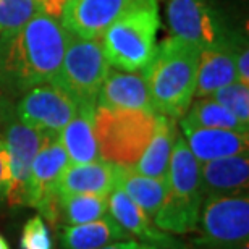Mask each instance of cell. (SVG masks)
Instances as JSON below:
<instances>
[{"mask_svg":"<svg viewBox=\"0 0 249 249\" xmlns=\"http://www.w3.org/2000/svg\"><path fill=\"white\" fill-rule=\"evenodd\" d=\"M108 213L129 233L133 240L141 245L156 246L162 249H188L175 235L167 233L154 225L152 218L136 206L120 188L108 194Z\"/></svg>","mask_w":249,"mask_h":249,"instance_id":"12","label":"cell"},{"mask_svg":"<svg viewBox=\"0 0 249 249\" xmlns=\"http://www.w3.org/2000/svg\"><path fill=\"white\" fill-rule=\"evenodd\" d=\"M0 249H10V246H8V243L5 241V238L0 235Z\"/></svg>","mask_w":249,"mask_h":249,"instance_id":"32","label":"cell"},{"mask_svg":"<svg viewBox=\"0 0 249 249\" xmlns=\"http://www.w3.org/2000/svg\"><path fill=\"white\" fill-rule=\"evenodd\" d=\"M159 28L157 0H131L99 39L108 65L122 71H141L156 51Z\"/></svg>","mask_w":249,"mask_h":249,"instance_id":"3","label":"cell"},{"mask_svg":"<svg viewBox=\"0 0 249 249\" xmlns=\"http://www.w3.org/2000/svg\"><path fill=\"white\" fill-rule=\"evenodd\" d=\"M197 62V49L177 37L170 36L156 46L141 70L156 113L173 120L185 115L194 99Z\"/></svg>","mask_w":249,"mask_h":249,"instance_id":"2","label":"cell"},{"mask_svg":"<svg viewBox=\"0 0 249 249\" xmlns=\"http://www.w3.org/2000/svg\"><path fill=\"white\" fill-rule=\"evenodd\" d=\"M71 37L60 19L37 13L17 31L0 36V92L19 97L55 79Z\"/></svg>","mask_w":249,"mask_h":249,"instance_id":"1","label":"cell"},{"mask_svg":"<svg viewBox=\"0 0 249 249\" xmlns=\"http://www.w3.org/2000/svg\"><path fill=\"white\" fill-rule=\"evenodd\" d=\"M240 44L225 49L199 52L194 97H209L217 89L236 81L235 55Z\"/></svg>","mask_w":249,"mask_h":249,"instance_id":"20","label":"cell"},{"mask_svg":"<svg viewBox=\"0 0 249 249\" xmlns=\"http://www.w3.org/2000/svg\"><path fill=\"white\" fill-rule=\"evenodd\" d=\"M202 201L199 162L189 151L181 133H178L167 173V196L152 217L154 225L172 235L193 233L196 230Z\"/></svg>","mask_w":249,"mask_h":249,"instance_id":"4","label":"cell"},{"mask_svg":"<svg viewBox=\"0 0 249 249\" xmlns=\"http://www.w3.org/2000/svg\"><path fill=\"white\" fill-rule=\"evenodd\" d=\"M68 163V156L58 136L49 138L31 163L24 191V206L37 209L39 215L51 223L58 220L57 183Z\"/></svg>","mask_w":249,"mask_h":249,"instance_id":"10","label":"cell"},{"mask_svg":"<svg viewBox=\"0 0 249 249\" xmlns=\"http://www.w3.org/2000/svg\"><path fill=\"white\" fill-rule=\"evenodd\" d=\"M177 134H178L177 120H173V118L165 117V115H159L157 113L154 134L144 154L133 165L134 170L138 173H141V175L167 181L172 149H173V142H175Z\"/></svg>","mask_w":249,"mask_h":249,"instance_id":"21","label":"cell"},{"mask_svg":"<svg viewBox=\"0 0 249 249\" xmlns=\"http://www.w3.org/2000/svg\"><path fill=\"white\" fill-rule=\"evenodd\" d=\"M8 108H10L8 97H7V96H3V94L0 92V122L3 120V117H5V113L8 112Z\"/></svg>","mask_w":249,"mask_h":249,"instance_id":"31","label":"cell"},{"mask_svg":"<svg viewBox=\"0 0 249 249\" xmlns=\"http://www.w3.org/2000/svg\"><path fill=\"white\" fill-rule=\"evenodd\" d=\"M10 188V170H8V160L5 154L3 144L0 141V204L7 201V194Z\"/></svg>","mask_w":249,"mask_h":249,"instance_id":"29","label":"cell"},{"mask_svg":"<svg viewBox=\"0 0 249 249\" xmlns=\"http://www.w3.org/2000/svg\"><path fill=\"white\" fill-rule=\"evenodd\" d=\"M157 113L134 108L94 110V131L101 159L118 167H133L146 151L156 129Z\"/></svg>","mask_w":249,"mask_h":249,"instance_id":"5","label":"cell"},{"mask_svg":"<svg viewBox=\"0 0 249 249\" xmlns=\"http://www.w3.org/2000/svg\"><path fill=\"white\" fill-rule=\"evenodd\" d=\"M235 68H236V81L249 84V51L240 44L235 55Z\"/></svg>","mask_w":249,"mask_h":249,"instance_id":"28","label":"cell"},{"mask_svg":"<svg viewBox=\"0 0 249 249\" xmlns=\"http://www.w3.org/2000/svg\"><path fill=\"white\" fill-rule=\"evenodd\" d=\"M58 218L65 225L94 222L108 213V196L99 194H67L58 196Z\"/></svg>","mask_w":249,"mask_h":249,"instance_id":"24","label":"cell"},{"mask_svg":"<svg viewBox=\"0 0 249 249\" xmlns=\"http://www.w3.org/2000/svg\"><path fill=\"white\" fill-rule=\"evenodd\" d=\"M165 13L172 37L191 44L199 52L241 42L211 0H167Z\"/></svg>","mask_w":249,"mask_h":249,"instance_id":"7","label":"cell"},{"mask_svg":"<svg viewBox=\"0 0 249 249\" xmlns=\"http://www.w3.org/2000/svg\"><path fill=\"white\" fill-rule=\"evenodd\" d=\"M96 107L134 108L156 113L142 73L122 71L112 67L97 94Z\"/></svg>","mask_w":249,"mask_h":249,"instance_id":"15","label":"cell"},{"mask_svg":"<svg viewBox=\"0 0 249 249\" xmlns=\"http://www.w3.org/2000/svg\"><path fill=\"white\" fill-rule=\"evenodd\" d=\"M139 248H141V243L139 241L128 240V241L113 243V245H108V246H104V248H99V249H139Z\"/></svg>","mask_w":249,"mask_h":249,"instance_id":"30","label":"cell"},{"mask_svg":"<svg viewBox=\"0 0 249 249\" xmlns=\"http://www.w3.org/2000/svg\"><path fill=\"white\" fill-rule=\"evenodd\" d=\"M117 188H120L131 201L154 217L167 196V181L141 175L133 167H118Z\"/></svg>","mask_w":249,"mask_h":249,"instance_id":"22","label":"cell"},{"mask_svg":"<svg viewBox=\"0 0 249 249\" xmlns=\"http://www.w3.org/2000/svg\"><path fill=\"white\" fill-rule=\"evenodd\" d=\"M118 165L106 160L68 163L57 183V196L67 194H99L108 196L117 188Z\"/></svg>","mask_w":249,"mask_h":249,"instance_id":"16","label":"cell"},{"mask_svg":"<svg viewBox=\"0 0 249 249\" xmlns=\"http://www.w3.org/2000/svg\"><path fill=\"white\" fill-rule=\"evenodd\" d=\"M110 65L106 60L99 39L70 37L62 67L52 84L71 97L78 107L96 108L97 94Z\"/></svg>","mask_w":249,"mask_h":249,"instance_id":"8","label":"cell"},{"mask_svg":"<svg viewBox=\"0 0 249 249\" xmlns=\"http://www.w3.org/2000/svg\"><path fill=\"white\" fill-rule=\"evenodd\" d=\"M202 196H225L248 191V152L199 163Z\"/></svg>","mask_w":249,"mask_h":249,"instance_id":"17","label":"cell"},{"mask_svg":"<svg viewBox=\"0 0 249 249\" xmlns=\"http://www.w3.org/2000/svg\"><path fill=\"white\" fill-rule=\"evenodd\" d=\"M78 106L55 84L46 83L18 97L15 115L23 123L47 136H58L76 115Z\"/></svg>","mask_w":249,"mask_h":249,"instance_id":"11","label":"cell"},{"mask_svg":"<svg viewBox=\"0 0 249 249\" xmlns=\"http://www.w3.org/2000/svg\"><path fill=\"white\" fill-rule=\"evenodd\" d=\"M209 97L228 108L243 123L249 124V84L233 81L217 89Z\"/></svg>","mask_w":249,"mask_h":249,"instance_id":"26","label":"cell"},{"mask_svg":"<svg viewBox=\"0 0 249 249\" xmlns=\"http://www.w3.org/2000/svg\"><path fill=\"white\" fill-rule=\"evenodd\" d=\"M131 0H68L60 23L73 36L83 39H101Z\"/></svg>","mask_w":249,"mask_h":249,"instance_id":"13","label":"cell"},{"mask_svg":"<svg viewBox=\"0 0 249 249\" xmlns=\"http://www.w3.org/2000/svg\"><path fill=\"white\" fill-rule=\"evenodd\" d=\"M94 110L96 108L92 107H78L76 115L58 134V141L62 142L70 163L102 160L94 131Z\"/></svg>","mask_w":249,"mask_h":249,"instance_id":"19","label":"cell"},{"mask_svg":"<svg viewBox=\"0 0 249 249\" xmlns=\"http://www.w3.org/2000/svg\"><path fill=\"white\" fill-rule=\"evenodd\" d=\"M128 240L133 238L110 213L94 222L65 225L60 231L62 249H99Z\"/></svg>","mask_w":249,"mask_h":249,"instance_id":"18","label":"cell"},{"mask_svg":"<svg viewBox=\"0 0 249 249\" xmlns=\"http://www.w3.org/2000/svg\"><path fill=\"white\" fill-rule=\"evenodd\" d=\"M235 249H249V243H243V245H240V246L235 248Z\"/></svg>","mask_w":249,"mask_h":249,"instance_id":"34","label":"cell"},{"mask_svg":"<svg viewBox=\"0 0 249 249\" xmlns=\"http://www.w3.org/2000/svg\"><path fill=\"white\" fill-rule=\"evenodd\" d=\"M41 12L36 0H0V36L17 31Z\"/></svg>","mask_w":249,"mask_h":249,"instance_id":"25","label":"cell"},{"mask_svg":"<svg viewBox=\"0 0 249 249\" xmlns=\"http://www.w3.org/2000/svg\"><path fill=\"white\" fill-rule=\"evenodd\" d=\"M191 249H235L249 241L248 191L204 197Z\"/></svg>","mask_w":249,"mask_h":249,"instance_id":"6","label":"cell"},{"mask_svg":"<svg viewBox=\"0 0 249 249\" xmlns=\"http://www.w3.org/2000/svg\"><path fill=\"white\" fill-rule=\"evenodd\" d=\"M49 138L57 136H47L23 123L15 115L12 107L0 122V141L7 154L10 170V188L7 194V202L10 206H24V191L31 163Z\"/></svg>","mask_w":249,"mask_h":249,"instance_id":"9","label":"cell"},{"mask_svg":"<svg viewBox=\"0 0 249 249\" xmlns=\"http://www.w3.org/2000/svg\"><path fill=\"white\" fill-rule=\"evenodd\" d=\"M139 249H162V248H156V246H147V245H141Z\"/></svg>","mask_w":249,"mask_h":249,"instance_id":"33","label":"cell"},{"mask_svg":"<svg viewBox=\"0 0 249 249\" xmlns=\"http://www.w3.org/2000/svg\"><path fill=\"white\" fill-rule=\"evenodd\" d=\"M181 136L199 163L248 152L249 133L194 126L180 118Z\"/></svg>","mask_w":249,"mask_h":249,"instance_id":"14","label":"cell"},{"mask_svg":"<svg viewBox=\"0 0 249 249\" xmlns=\"http://www.w3.org/2000/svg\"><path fill=\"white\" fill-rule=\"evenodd\" d=\"M52 235L41 215L28 218L21 230L19 249H52Z\"/></svg>","mask_w":249,"mask_h":249,"instance_id":"27","label":"cell"},{"mask_svg":"<svg viewBox=\"0 0 249 249\" xmlns=\"http://www.w3.org/2000/svg\"><path fill=\"white\" fill-rule=\"evenodd\" d=\"M181 120L202 128H218V129H231V131L249 133V124L243 123L233 113L215 102L211 97H197L193 99L191 106L188 107Z\"/></svg>","mask_w":249,"mask_h":249,"instance_id":"23","label":"cell"}]
</instances>
